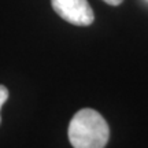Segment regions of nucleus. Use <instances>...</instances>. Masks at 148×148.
Wrapping results in <instances>:
<instances>
[{"label":"nucleus","mask_w":148,"mask_h":148,"mask_svg":"<svg viewBox=\"0 0 148 148\" xmlns=\"http://www.w3.org/2000/svg\"><path fill=\"white\" fill-rule=\"evenodd\" d=\"M103 1L107 3V4H110V5H119L123 0H103Z\"/></svg>","instance_id":"4"},{"label":"nucleus","mask_w":148,"mask_h":148,"mask_svg":"<svg viewBox=\"0 0 148 148\" xmlns=\"http://www.w3.org/2000/svg\"><path fill=\"white\" fill-rule=\"evenodd\" d=\"M8 89L5 88L4 85H0V110H1V107L4 104L7 99H8ZM0 122H1V116H0Z\"/></svg>","instance_id":"3"},{"label":"nucleus","mask_w":148,"mask_h":148,"mask_svg":"<svg viewBox=\"0 0 148 148\" xmlns=\"http://www.w3.org/2000/svg\"><path fill=\"white\" fill-rule=\"evenodd\" d=\"M53 11L62 19L75 26H89L95 21L88 0H51Z\"/></svg>","instance_id":"2"},{"label":"nucleus","mask_w":148,"mask_h":148,"mask_svg":"<svg viewBox=\"0 0 148 148\" xmlns=\"http://www.w3.org/2000/svg\"><path fill=\"white\" fill-rule=\"evenodd\" d=\"M67 134L73 148H104L110 138V127L97 111L82 108L71 118Z\"/></svg>","instance_id":"1"}]
</instances>
